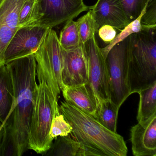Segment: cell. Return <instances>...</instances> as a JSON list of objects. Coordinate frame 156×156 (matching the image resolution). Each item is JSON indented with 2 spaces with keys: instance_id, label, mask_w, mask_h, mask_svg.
<instances>
[{
  "instance_id": "obj_1",
  "label": "cell",
  "mask_w": 156,
  "mask_h": 156,
  "mask_svg": "<svg viewBox=\"0 0 156 156\" xmlns=\"http://www.w3.org/2000/svg\"><path fill=\"white\" fill-rule=\"evenodd\" d=\"M6 65L12 79L15 106L4 124L9 127L21 156L28 150L30 120L38 84L36 62L31 55Z\"/></svg>"
},
{
  "instance_id": "obj_2",
  "label": "cell",
  "mask_w": 156,
  "mask_h": 156,
  "mask_svg": "<svg viewBox=\"0 0 156 156\" xmlns=\"http://www.w3.org/2000/svg\"><path fill=\"white\" fill-rule=\"evenodd\" d=\"M59 111L71 125L70 135L76 141L97 151L102 156H126L128 148L124 138L110 131L94 117L64 101Z\"/></svg>"
},
{
  "instance_id": "obj_3",
  "label": "cell",
  "mask_w": 156,
  "mask_h": 156,
  "mask_svg": "<svg viewBox=\"0 0 156 156\" xmlns=\"http://www.w3.org/2000/svg\"><path fill=\"white\" fill-rule=\"evenodd\" d=\"M156 82V31H142L131 35L128 70L130 94Z\"/></svg>"
},
{
  "instance_id": "obj_4",
  "label": "cell",
  "mask_w": 156,
  "mask_h": 156,
  "mask_svg": "<svg viewBox=\"0 0 156 156\" xmlns=\"http://www.w3.org/2000/svg\"><path fill=\"white\" fill-rule=\"evenodd\" d=\"M58 105L47 85L39 83L33 108L28 135V149L44 155L50 148L53 140L50 131L54 115V108Z\"/></svg>"
},
{
  "instance_id": "obj_5",
  "label": "cell",
  "mask_w": 156,
  "mask_h": 156,
  "mask_svg": "<svg viewBox=\"0 0 156 156\" xmlns=\"http://www.w3.org/2000/svg\"><path fill=\"white\" fill-rule=\"evenodd\" d=\"M33 55L39 83L44 82L58 101V95L64 87L61 77L63 49L53 28H48L41 45Z\"/></svg>"
},
{
  "instance_id": "obj_6",
  "label": "cell",
  "mask_w": 156,
  "mask_h": 156,
  "mask_svg": "<svg viewBox=\"0 0 156 156\" xmlns=\"http://www.w3.org/2000/svg\"><path fill=\"white\" fill-rule=\"evenodd\" d=\"M131 35L114 45L105 58L109 98L120 108L130 95L128 83V70Z\"/></svg>"
},
{
  "instance_id": "obj_7",
  "label": "cell",
  "mask_w": 156,
  "mask_h": 156,
  "mask_svg": "<svg viewBox=\"0 0 156 156\" xmlns=\"http://www.w3.org/2000/svg\"><path fill=\"white\" fill-rule=\"evenodd\" d=\"M87 56L88 83L98 102L109 98L105 58L94 36L84 43Z\"/></svg>"
},
{
  "instance_id": "obj_8",
  "label": "cell",
  "mask_w": 156,
  "mask_h": 156,
  "mask_svg": "<svg viewBox=\"0 0 156 156\" xmlns=\"http://www.w3.org/2000/svg\"><path fill=\"white\" fill-rule=\"evenodd\" d=\"M48 28L41 25L19 29L6 49L4 57L5 65L33 55L41 45Z\"/></svg>"
},
{
  "instance_id": "obj_9",
  "label": "cell",
  "mask_w": 156,
  "mask_h": 156,
  "mask_svg": "<svg viewBox=\"0 0 156 156\" xmlns=\"http://www.w3.org/2000/svg\"><path fill=\"white\" fill-rule=\"evenodd\" d=\"M42 25L53 28L90 9L83 0H41Z\"/></svg>"
},
{
  "instance_id": "obj_10",
  "label": "cell",
  "mask_w": 156,
  "mask_h": 156,
  "mask_svg": "<svg viewBox=\"0 0 156 156\" xmlns=\"http://www.w3.org/2000/svg\"><path fill=\"white\" fill-rule=\"evenodd\" d=\"M61 77L64 86H75L88 83L87 56L84 44L71 50L63 49Z\"/></svg>"
},
{
  "instance_id": "obj_11",
  "label": "cell",
  "mask_w": 156,
  "mask_h": 156,
  "mask_svg": "<svg viewBox=\"0 0 156 156\" xmlns=\"http://www.w3.org/2000/svg\"><path fill=\"white\" fill-rule=\"evenodd\" d=\"M27 0H0V66L5 65V53L20 29L19 14Z\"/></svg>"
},
{
  "instance_id": "obj_12",
  "label": "cell",
  "mask_w": 156,
  "mask_h": 156,
  "mask_svg": "<svg viewBox=\"0 0 156 156\" xmlns=\"http://www.w3.org/2000/svg\"><path fill=\"white\" fill-rule=\"evenodd\" d=\"M90 10L94 19L96 33L104 25L121 30L131 22L123 10L120 0H98Z\"/></svg>"
},
{
  "instance_id": "obj_13",
  "label": "cell",
  "mask_w": 156,
  "mask_h": 156,
  "mask_svg": "<svg viewBox=\"0 0 156 156\" xmlns=\"http://www.w3.org/2000/svg\"><path fill=\"white\" fill-rule=\"evenodd\" d=\"M132 151L135 156H156V114L130 129Z\"/></svg>"
},
{
  "instance_id": "obj_14",
  "label": "cell",
  "mask_w": 156,
  "mask_h": 156,
  "mask_svg": "<svg viewBox=\"0 0 156 156\" xmlns=\"http://www.w3.org/2000/svg\"><path fill=\"white\" fill-rule=\"evenodd\" d=\"M66 102L95 118L97 99L88 83L75 86H65L62 90Z\"/></svg>"
},
{
  "instance_id": "obj_15",
  "label": "cell",
  "mask_w": 156,
  "mask_h": 156,
  "mask_svg": "<svg viewBox=\"0 0 156 156\" xmlns=\"http://www.w3.org/2000/svg\"><path fill=\"white\" fill-rule=\"evenodd\" d=\"M50 148L43 155L47 156H102L97 151L85 146L71 137L70 134L55 139Z\"/></svg>"
},
{
  "instance_id": "obj_16",
  "label": "cell",
  "mask_w": 156,
  "mask_h": 156,
  "mask_svg": "<svg viewBox=\"0 0 156 156\" xmlns=\"http://www.w3.org/2000/svg\"><path fill=\"white\" fill-rule=\"evenodd\" d=\"M15 98L10 73L6 65L0 66V122L4 124L15 107Z\"/></svg>"
},
{
  "instance_id": "obj_17",
  "label": "cell",
  "mask_w": 156,
  "mask_h": 156,
  "mask_svg": "<svg viewBox=\"0 0 156 156\" xmlns=\"http://www.w3.org/2000/svg\"><path fill=\"white\" fill-rule=\"evenodd\" d=\"M137 120L143 123L156 114V82L140 90Z\"/></svg>"
},
{
  "instance_id": "obj_18",
  "label": "cell",
  "mask_w": 156,
  "mask_h": 156,
  "mask_svg": "<svg viewBox=\"0 0 156 156\" xmlns=\"http://www.w3.org/2000/svg\"><path fill=\"white\" fill-rule=\"evenodd\" d=\"M43 17L41 0H27L19 14V27L21 29L42 25Z\"/></svg>"
},
{
  "instance_id": "obj_19",
  "label": "cell",
  "mask_w": 156,
  "mask_h": 156,
  "mask_svg": "<svg viewBox=\"0 0 156 156\" xmlns=\"http://www.w3.org/2000/svg\"><path fill=\"white\" fill-rule=\"evenodd\" d=\"M119 108L110 99L98 102L95 119L102 126L117 133Z\"/></svg>"
},
{
  "instance_id": "obj_20",
  "label": "cell",
  "mask_w": 156,
  "mask_h": 156,
  "mask_svg": "<svg viewBox=\"0 0 156 156\" xmlns=\"http://www.w3.org/2000/svg\"><path fill=\"white\" fill-rule=\"evenodd\" d=\"M58 38L62 48L66 50L76 48L83 43L80 38L77 22L73 20L65 23Z\"/></svg>"
},
{
  "instance_id": "obj_21",
  "label": "cell",
  "mask_w": 156,
  "mask_h": 156,
  "mask_svg": "<svg viewBox=\"0 0 156 156\" xmlns=\"http://www.w3.org/2000/svg\"><path fill=\"white\" fill-rule=\"evenodd\" d=\"M147 5L145 7L141 12V14L137 19L131 21L124 29L121 30L120 33H119L118 34H117L115 39L111 42L108 44L104 48H101V52L105 58H106L108 51L114 45L124 41L131 34L140 32L142 31H149L145 28V26L142 25L141 22V18L146 12Z\"/></svg>"
},
{
  "instance_id": "obj_22",
  "label": "cell",
  "mask_w": 156,
  "mask_h": 156,
  "mask_svg": "<svg viewBox=\"0 0 156 156\" xmlns=\"http://www.w3.org/2000/svg\"><path fill=\"white\" fill-rule=\"evenodd\" d=\"M72 127L59 111V105L55 106L54 115L50 131V137L53 140L58 136H68L72 132Z\"/></svg>"
},
{
  "instance_id": "obj_23",
  "label": "cell",
  "mask_w": 156,
  "mask_h": 156,
  "mask_svg": "<svg viewBox=\"0 0 156 156\" xmlns=\"http://www.w3.org/2000/svg\"><path fill=\"white\" fill-rule=\"evenodd\" d=\"M79 34L82 43L84 44L95 36V23L91 10L77 20Z\"/></svg>"
},
{
  "instance_id": "obj_24",
  "label": "cell",
  "mask_w": 156,
  "mask_h": 156,
  "mask_svg": "<svg viewBox=\"0 0 156 156\" xmlns=\"http://www.w3.org/2000/svg\"><path fill=\"white\" fill-rule=\"evenodd\" d=\"M153 0H120L123 10L130 22L134 20L141 14L150 2Z\"/></svg>"
},
{
  "instance_id": "obj_25",
  "label": "cell",
  "mask_w": 156,
  "mask_h": 156,
  "mask_svg": "<svg viewBox=\"0 0 156 156\" xmlns=\"http://www.w3.org/2000/svg\"><path fill=\"white\" fill-rule=\"evenodd\" d=\"M0 156H20L19 150L9 128L4 125V134L0 145Z\"/></svg>"
},
{
  "instance_id": "obj_26",
  "label": "cell",
  "mask_w": 156,
  "mask_h": 156,
  "mask_svg": "<svg viewBox=\"0 0 156 156\" xmlns=\"http://www.w3.org/2000/svg\"><path fill=\"white\" fill-rule=\"evenodd\" d=\"M100 38L105 43L109 44L115 37L117 32L115 28L109 25H104L101 26L98 31Z\"/></svg>"
},
{
  "instance_id": "obj_27",
  "label": "cell",
  "mask_w": 156,
  "mask_h": 156,
  "mask_svg": "<svg viewBox=\"0 0 156 156\" xmlns=\"http://www.w3.org/2000/svg\"><path fill=\"white\" fill-rule=\"evenodd\" d=\"M3 134H4V124H2L0 125V145L2 141Z\"/></svg>"
},
{
  "instance_id": "obj_28",
  "label": "cell",
  "mask_w": 156,
  "mask_h": 156,
  "mask_svg": "<svg viewBox=\"0 0 156 156\" xmlns=\"http://www.w3.org/2000/svg\"><path fill=\"white\" fill-rule=\"evenodd\" d=\"M2 124V123H1V122H0V125H1V124Z\"/></svg>"
}]
</instances>
